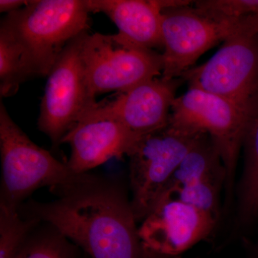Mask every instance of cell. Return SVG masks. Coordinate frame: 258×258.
<instances>
[{
  "label": "cell",
  "mask_w": 258,
  "mask_h": 258,
  "mask_svg": "<svg viewBox=\"0 0 258 258\" xmlns=\"http://www.w3.org/2000/svg\"><path fill=\"white\" fill-rule=\"evenodd\" d=\"M50 191L55 200H30L20 212L52 226L91 258H147L131 199L119 181L86 173Z\"/></svg>",
  "instance_id": "obj_1"
},
{
  "label": "cell",
  "mask_w": 258,
  "mask_h": 258,
  "mask_svg": "<svg viewBox=\"0 0 258 258\" xmlns=\"http://www.w3.org/2000/svg\"><path fill=\"white\" fill-rule=\"evenodd\" d=\"M86 0H34L2 20L23 47L32 77L47 76L71 40L89 29Z\"/></svg>",
  "instance_id": "obj_2"
},
{
  "label": "cell",
  "mask_w": 258,
  "mask_h": 258,
  "mask_svg": "<svg viewBox=\"0 0 258 258\" xmlns=\"http://www.w3.org/2000/svg\"><path fill=\"white\" fill-rule=\"evenodd\" d=\"M0 204L19 208L25 198L41 187L50 189L72 182L74 174L67 164L34 143L0 104Z\"/></svg>",
  "instance_id": "obj_3"
},
{
  "label": "cell",
  "mask_w": 258,
  "mask_h": 258,
  "mask_svg": "<svg viewBox=\"0 0 258 258\" xmlns=\"http://www.w3.org/2000/svg\"><path fill=\"white\" fill-rule=\"evenodd\" d=\"M211 58L181 77L196 88L247 110L258 103V15L229 37Z\"/></svg>",
  "instance_id": "obj_4"
},
{
  "label": "cell",
  "mask_w": 258,
  "mask_h": 258,
  "mask_svg": "<svg viewBox=\"0 0 258 258\" xmlns=\"http://www.w3.org/2000/svg\"><path fill=\"white\" fill-rule=\"evenodd\" d=\"M254 110L246 109L199 88H189L173 102L169 125L188 134H207L212 139L221 155L227 174L226 186L230 189Z\"/></svg>",
  "instance_id": "obj_5"
},
{
  "label": "cell",
  "mask_w": 258,
  "mask_h": 258,
  "mask_svg": "<svg viewBox=\"0 0 258 258\" xmlns=\"http://www.w3.org/2000/svg\"><path fill=\"white\" fill-rule=\"evenodd\" d=\"M202 135L168 124L137 141L128 155L131 202L137 222L142 221L162 198L180 163Z\"/></svg>",
  "instance_id": "obj_6"
},
{
  "label": "cell",
  "mask_w": 258,
  "mask_h": 258,
  "mask_svg": "<svg viewBox=\"0 0 258 258\" xmlns=\"http://www.w3.org/2000/svg\"><path fill=\"white\" fill-rule=\"evenodd\" d=\"M85 32L66 45L47 75L37 120L39 130L53 147L96 104L88 84L82 50Z\"/></svg>",
  "instance_id": "obj_7"
},
{
  "label": "cell",
  "mask_w": 258,
  "mask_h": 258,
  "mask_svg": "<svg viewBox=\"0 0 258 258\" xmlns=\"http://www.w3.org/2000/svg\"><path fill=\"white\" fill-rule=\"evenodd\" d=\"M82 56L93 96L123 93L162 74V54L134 45L120 33L86 34Z\"/></svg>",
  "instance_id": "obj_8"
},
{
  "label": "cell",
  "mask_w": 258,
  "mask_h": 258,
  "mask_svg": "<svg viewBox=\"0 0 258 258\" xmlns=\"http://www.w3.org/2000/svg\"><path fill=\"white\" fill-rule=\"evenodd\" d=\"M251 17L238 22H220L189 6L164 10L161 77H181L205 52L243 28Z\"/></svg>",
  "instance_id": "obj_9"
},
{
  "label": "cell",
  "mask_w": 258,
  "mask_h": 258,
  "mask_svg": "<svg viewBox=\"0 0 258 258\" xmlns=\"http://www.w3.org/2000/svg\"><path fill=\"white\" fill-rule=\"evenodd\" d=\"M216 222L188 204L163 197L142 220L139 240L147 258L175 257L208 237Z\"/></svg>",
  "instance_id": "obj_10"
},
{
  "label": "cell",
  "mask_w": 258,
  "mask_h": 258,
  "mask_svg": "<svg viewBox=\"0 0 258 258\" xmlns=\"http://www.w3.org/2000/svg\"><path fill=\"white\" fill-rule=\"evenodd\" d=\"M139 138L108 111L103 101L97 102L62 139L71 149L66 164L74 174H86L112 158L128 157Z\"/></svg>",
  "instance_id": "obj_11"
},
{
  "label": "cell",
  "mask_w": 258,
  "mask_h": 258,
  "mask_svg": "<svg viewBox=\"0 0 258 258\" xmlns=\"http://www.w3.org/2000/svg\"><path fill=\"white\" fill-rule=\"evenodd\" d=\"M178 83L177 79L155 78L103 102L125 128L142 137L169 124Z\"/></svg>",
  "instance_id": "obj_12"
},
{
  "label": "cell",
  "mask_w": 258,
  "mask_h": 258,
  "mask_svg": "<svg viewBox=\"0 0 258 258\" xmlns=\"http://www.w3.org/2000/svg\"><path fill=\"white\" fill-rule=\"evenodd\" d=\"M184 0H86L90 13H103L118 33L134 45L154 50L163 47V12L188 6Z\"/></svg>",
  "instance_id": "obj_13"
},
{
  "label": "cell",
  "mask_w": 258,
  "mask_h": 258,
  "mask_svg": "<svg viewBox=\"0 0 258 258\" xmlns=\"http://www.w3.org/2000/svg\"><path fill=\"white\" fill-rule=\"evenodd\" d=\"M244 167L238 198V217L243 224L258 217V103L251 115L242 142Z\"/></svg>",
  "instance_id": "obj_14"
},
{
  "label": "cell",
  "mask_w": 258,
  "mask_h": 258,
  "mask_svg": "<svg viewBox=\"0 0 258 258\" xmlns=\"http://www.w3.org/2000/svg\"><path fill=\"white\" fill-rule=\"evenodd\" d=\"M32 78L25 52L13 32L4 23L0 25V94L14 95L21 83Z\"/></svg>",
  "instance_id": "obj_15"
},
{
  "label": "cell",
  "mask_w": 258,
  "mask_h": 258,
  "mask_svg": "<svg viewBox=\"0 0 258 258\" xmlns=\"http://www.w3.org/2000/svg\"><path fill=\"white\" fill-rule=\"evenodd\" d=\"M32 231L15 258H81L79 247L52 226Z\"/></svg>",
  "instance_id": "obj_16"
},
{
  "label": "cell",
  "mask_w": 258,
  "mask_h": 258,
  "mask_svg": "<svg viewBox=\"0 0 258 258\" xmlns=\"http://www.w3.org/2000/svg\"><path fill=\"white\" fill-rule=\"evenodd\" d=\"M41 223L19 208L0 204V258H15L32 231Z\"/></svg>",
  "instance_id": "obj_17"
},
{
  "label": "cell",
  "mask_w": 258,
  "mask_h": 258,
  "mask_svg": "<svg viewBox=\"0 0 258 258\" xmlns=\"http://www.w3.org/2000/svg\"><path fill=\"white\" fill-rule=\"evenodd\" d=\"M200 14L220 22H238L258 15V0H200L195 2Z\"/></svg>",
  "instance_id": "obj_18"
},
{
  "label": "cell",
  "mask_w": 258,
  "mask_h": 258,
  "mask_svg": "<svg viewBox=\"0 0 258 258\" xmlns=\"http://www.w3.org/2000/svg\"><path fill=\"white\" fill-rule=\"evenodd\" d=\"M28 3L29 1L23 0H1L0 11L1 13H12L28 5Z\"/></svg>",
  "instance_id": "obj_19"
}]
</instances>
